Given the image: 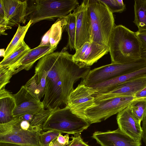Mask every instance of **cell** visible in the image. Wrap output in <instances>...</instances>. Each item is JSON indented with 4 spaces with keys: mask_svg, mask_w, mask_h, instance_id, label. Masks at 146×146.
<instances>
[{
    "mask_svg": "<svg viewBox=\"0 0 146 146\" xmlns=\"http://www.w3.org/2000/svg\"><path fill=\"white\" fill-rule=\"evenodd\" d=\"M64 47L60 51L53 52L40 59L35 67L47 73L46 88L43 103L44 108L52 111L67 105L73 86L80 79L84 78L90 67L82 66L74 61L72 54Z\"/></svg>",
    "mask_w": 146,
    "mask_h": 146,
    "instance_id": "obj_1",
    "label": "cell"
},
{
    "mask_svg": "<svg viewBox=\"0 0 146 146\" xmlns=\"http://www.w3.org/2000/svg\"><path fill=\"white\" fill-rule=\"evenodd\" d=\"M108 47L111 63H124L141 58L140 43L135 32L122 25L113 29Z\"/></svg>",
    "mask_w": 146,
    "mask_h": 146,
    "instance_id": "obj_2",
    "label": "cell"
},
{
    "mask_svg": "<svg viewBox=\"0 0 146 146\" xmlns=\"http://www.w3.org/2000/svg\"><path fill=\"white\" fill-rule=\"evenodd\" d=\"M27 3L26 19L31 25L43 20L62 19L79 5L77 0H27Z\"/></svg>",
    "mask_w": 146,
    "mask_h": 146,
    "instance_id": "obj_3",
    "label": "cell"
},
{
    "mask_svg": "<svg viewBox=\"0 0 146 146\" xmlns=\"http://www.w3.org/2000/svg\"><path fill=\"white\" fill-rule=\"evenodd\" d=\"M88 11L91 23L90 41L108 47L115 26L113 13L101 0H88Z\"/></svg>",
    "mask_w": 146,
    "mask_h": 146,
    "instance_id": "obj_4",
    "label": "cell"
},
{
    "mask_svg": "<svg viewBox=\"0 0 146 146\" xmlns=\"http://www.w3.org/2000/svg\"><path fill=\"white\" fill-rule=\"evenodd\" d=\"M90 125L87 121L66 106L52 111L42 127L43 131L52 130L62 134L76 135L80 134Z\"/></svg>",
    "mask_w": 146,
    "mask_h": 146,
    "instance_id": "obj_5",
    "label": "cell"
},
{
    "mask_svg": "<svg viewBox=\"0 0 146 146\" xmlns=\"http://www.w3.org/2000/svg\"><path fill=\"white\" fill-rule=\"evenodd\" d=\"M135 99L134 96H121L95 100L93 106L86 110L84 119L90 125L100 122L127 107Z\"/></svg>",
    "mask_w": 146,
    "mask_h": 146,
    "instance_id": "obj_6",
    "label": "cell"
},
{
    "mask_svg": "<svg viewBox=\"0 0 146 146\" xmlns=\"http://www.w3.org/2000/svg\"><path fill=\"white\" fill-rule=\"evenodd\" d=\"M21 120L17 117L7 123L0 124V142L14 143L23 146H40L39 136L43 131L42 125L25 130L21 127Z\"/></svg>",
    "mask_w": 146,
    "mask_h": 146,
    "instance_id": "obj_7",
    "label": "cell"
},
{
    "mask_svg": "<svg viewBox=\"0 0 146 146\" xmlns=\"http://www.w3.org/2000/svg\"><path fill=\"white\" fill-rule=\"evenodd\" d=\"M146 66V61L142 58L125 63H111L91 70L82 82L90 86L133 72Z\"/></svg>",
    "mask_w": 146,
    "mask_h": 146,
    "instance_id": "obj_8",
    "label": "cell"
},
{
    "mask_svg": "<svg viewBox=\"0 0 146 146\" xmlns=\"http://www.w3.org/2000/svg\"><path fill=\"white\" fill-rule=\"evenodd\" d=\"M94 93L82 81L70 93L66 106L73 113L84 119L86 110L94 104Z\"/></svg>",
    "mask_w": 146,
    "mask_h": 146,
    "instance_id": "obj_9",
    "label": "cell"
},
{
    "mask_svg": "<svg viewBox=\"0 0 146 146\" xmlns=\"http://www.w3.org/2000/svg\"><path fill=\"white\" fill-rule=\"evenodd\" d=\"M88 0H84L73 10L76 18L75 51L84 43L90 42L91 23L88 11Z\"/></svg>",
    "mask_w": 146,
    "mask_h": 146,
    "instance_id": "obj_10",
    "label": "cell"
},
{
    "mask_svg": "<svg viewBox=\"0 0 146 146\" xmlns=\"http://www.w3.org/2000/svg\"><path fill=\"white\" fill-rule=\"evenodd\" d=\"M109 52L108 46L93 41L88 42L76 51L72 58L81 66L90 67Z\"/></svg>",
    "mask_w": 146,
    "mask_h": 146,
    "instance_id": "obj_11",
    "label": "cell"
},
{
    "mask_svg": "<svg viewBox=\"0 0 146 146\" xmlns=\"http://www.w3.org/2000/svg\"><path fill=\"white\" fill-rule=\"evenodd\" d=\"M13 96L15 102L12 114L13 118L27 113L35 114L44 108L42 102L33 95L24 85L17 93L13 94Z\"/></svg>",
    "mask_w": 146,
    "mask_h": 146,
    "instance_id": "obj_12",
    "label": "cell"
},
{
    "mask_svg": "<svg viewBox=\"0 0 146 146\" xmlns=\"http://www.w3.org/2000/svg\"><path fill=\"white\" fill-rule=\"evenodd\" d=\"M92 137L101 146H141V142L135 141L119 128L113 131H95Z\"/></svg>",
    "mask_w": 146,
    "mask_h": 146,
    "instance_id": "obj_13",
    "label": "cell"
},
{
    "mask_svg": "<svg viewBox=\"0 0 146 146\" xmlns=\"http://www.w3.org/2000/svg\"><path fill=\"white\" fill-rule=\"evenodd\" d=\"M8 25L11 27L21 23L25 24L28 6L27 0H0Z\"/></svg>",
    "mask_w": 146,
    "mask_h": 146,
    "instance_id": "obj_14",
    "label": "cell"
},
{
    "mask_svg": "<svg viewBox=\"0 0 146 146\" xmlns=\"http://www.w3.org/2000/svg\"><path fill=\"white\" fill-rule=\"evenodd\" d=\"M146 86V76L135 78L121 84L103 93H94L95 100L115 96H134Z\"/></svg>",
    "mask_w": 146,
    "mask_h": 146,
    "instance_id": "obj_15",
    "label": "cell"
},
{
    "mask_svg": "<svg viewBox=\"0 0 146 146\" xmlns=\"http://www.w3.org/2000/svg\"><path fill=\"white\" fill-rule=\"evenodd\" d=\"M116 119L118 128L122 131L135 141L141 142V122L135 118L128 106L117 113Z\"/></svg>",
    "mask_w": 146,
    "mask_h": 146,
    "instance_id": "obj_16",
    "label": "cell"
},
{
    "mask_svg": "<svg viewBox=\"0 0 146 146\" xmlns=\"http://www.w3.org/2000/svg\"><path fill=\"white\" fill-rule=\"evenodd\" d=\"M57 46L51 47L50 44L44 46L39 45L31 49L15 64L7 68L12 71L13 75L23 70H29L36 61L46 54L54 52Z\"/></svg>",
    "mask_w": 146,
    "mask_h": 146,
    "instance_id": "obj_17",
    "label": "cell"
},
{
    "mask_svg": "<svg viewBox=\"0 0 146 146\" xmlns=\"http://www.w3.org/2000/svg\"><path fill=\"white\" fill-rule=\"evenodd\" d=\"M146 76V66L133 72L94 85L93 88L98 93L108 92L116 86L135 78Z\"/></svg>",
    "mask_w": 146,
    "mask_h": 146,
    "instance_id": "obj_18",
    "label": "cell"
},
{
    "mask_svg": "<svg viewBox=\"0 0 146 146\" xmlns=\"http://www.w3.org/2000/svg\"><path fill=\"white\" fill-rule=\"evenodd\" d=\"M0 124L7 123L14 118L12 116L15 106L13 94L3 88L0 89Z\"/></svg>",
    "mask_w": 146,
    "mask_h": 146,
    "instance_id": "obj_19",
    "label": "cell"
},
{
    "mask_svg": "<svg viewBox=\"0 0 146 146\" xmlns=\"http://www.w3.org/2000/svg\"><path fill=\"white\" fill-rule=\"evenodd\" d=\"M35 74L40 78V82H37L33 75L24 86L33 95L40 100L45 94L47 73L44 70L35 67Z\"/></svg>",
    "mask_w": 146,
    "mask_h": 146,
    "instance_id": "obj_20",
    "label": "cell"
},
{
    "mask_svg": "<svg viewBox=\"0 0 146 146\" xmlns=\"http://www.w3.org/2000/svg\"><path fill=\"white\" fill-rule=\"evenodd\" d=\"M63 32L66 31L68 38L66 46L70 50H75V44L76 33V18L74 14L70 13L65 17L60 19Z\"/></svg>",
    "mask_w": 146,
    "mask_h": 146,
    "instance_id": "obj_21",
    "label": "cell"
},
{
    "mask_svg": "<svg viewBox=\"0 0 146 146\" xmlns=\"http://www.w3.org/2000/svg\"><path fill=\"white\" fill-rule=\"evenodd\" d=\"M31 25L30 20L24 26H22L20 25H18L15 34L5 50L3 59L7 57L21 45L24 41L26 34Z\"/></svg>",
    "mask_w": 146,
    "mask_h": 146,
    "instance_id": "obj_22",
    "label": "cell"
},
{
    "mask_svg": "<svg viewBox=\"0 0 146 146\" xmlns=\"http://www.w3.org/2000/svg\"><path fill=\"white\" fill-rule=\"evenodd\" d=\"M134 19L133 21L139 32L146 31V0L134 1Z\"/></svg>",
    "mask_w": 146,
    "mask_h": 146,
    "instance_id": "obj_23",
    "label": "cell"
},
{
    "mask_svg": "<svg viewBox=\"0 0 146 146\" xmlns=\"http://www.w3.org/2000/svg\"><path fill=\"white\" fill-rule=\"evenodd\" d=\"M31 49V48L24 41L19 48L7 57L3 59L0 63V66L8 68L14 65Z\"/></svg>",
    "mask_w": 146,
    "mask_h": 146,
    "instance_id": "obj_24",
    "label": "cell"
},
{
    "mask_svg": "<svg viewBox=\"0 0 146 146\" xmlns=\"http://www.w3.org/2000/svg\"><path fill=\"white\" fill-rule=\"evenodd\" d=\"M128 106L135 118L141 123L146 115V98L135 99Z\"/></svg>",
    "mask_w": 146,
    "mask_h": 146,
    "instance_id": "obj_25",
    "label": "cell"
},
{
    "mask_svg": "<svg viewBox=\"0 0 146 146\" xmlns=\"http://www.w3.org/2000/svg\"><path fill=\"white\" fill-rule=\"evenodd\" d=\"M50 29V43L51 47L57 46L60 40L63 32L61 21L58 19L52 25Z\"/></svg>",
    "mask_w": 146,
    "mask_h": 146,
    "instance_id": "obj_26",
    "label": "cell"
},
{
    "mask_svg": "<svg viewBox=\"0 0 146 146\" xmlns=\"http://www.w3.org/2000/svg\"><path fill=\"white\" fill-rule=\"evenodd\" d=\"M44 108L42 109L39 112L34 115L32 120L30 122L31 125L33 126L42 125L47 120L52 111L48 109L45 110Z\"/></svg>",
    "mask_w": 146,
    "mask_h": 146,
    "instance_id": "obj_27",
    "label": "cell"
},
{
    "mask_svg": "<svg viewBox=\"0 0 146 146\" xmlns=\"http://www.w3.org/2000/svg\"><path fill=\"white\" fill-rule=\"evenodd\" d=\"M112 13H121L125 9V5L122 0H101Z\"/></svg>",
    "mask_w": 146,
    "mask_h": 146,
    "instance_id": "obj_28",
    "label": "cell"
},
{
    "mask_svg": "<svg viewBox=\"0 0 146 146\" xmlns=\"http://www.w3.org/2000/svg\"><path fill=\"white\" fill-rule=\"evenodd\" d=\"M57 131L49 130L43 131L39 136L40 145L44 146L49 144L53 140L57 138L60 133Z\"/></svg>",
    "mask_w": 146,
    "mask_h": 146,
    "instance_id": "obj_29",
    "label": "cell"
},
{
    "mask_svg": "<svg viewBox=\"0 0 146 146\" xmlns=\"http://www.w3.org/2000/svg\"><path fill=\"white\" fill-rule=\"evenodd\" d=\"M13 75V72L8 68L0 66V89L5 88L9 83L10 80Z\"/></svg>",
    "mask_w": 146,
    "mask_h": 146,
    "instance_id": "obj_30",
    "label": "cell"
},
{
    "mask_svg": "<svg viewBox=\"0 0 146 146\" xmlns=\"http://www.w3.org/2000/svg\"><path fill=\"white\" fill-rule=\"evenodd\" d=\"M135 32L140 43L141 58L146 61V31Z\"/></svg>",
    "mask_w": 146,
    "mask_h": 146,
    "instance_id": "obj_31",
    "label": "cell"
},
{
    "mask_svg": "<svg viewBox=\"0 0 146 146\" xmlns=\"http://www.w3.org/2000/svg\"><path fill=\"white\" fill-rule=\"evenodd\" d=\"M80 135H74L72 137V140L69 141L67 146H90L83 141Z\"/></svg>",
    "mask_w": 146,
    "mask_h": 146,
    "instance_id": "obj_32",
    "label": "cell"
},
{
    "mask_svg": "<svg viewBox=\"0 0 146 146\" xmlns=\"http://www.w3.org/2000/svg\"><path fill=\"white\" fill-rule=\"evenodd\" d=\"M11 27L8 25L7 20L5 19L0 17V34L6 35L7 34L5 33V31L8 29H10Z\"/></svg>",
    "mask_w": 146,
    "mask_h": 146,
    "instance_id": "obj_33",
    "label": "cell"
},
{
    "mask_svg": "<svg viewBox=\"0 0 146 146\" xmlns=\"http://www.w3.org/2000/svg\"><path fill=\"white\" fill-rule=\"evenodd\" d=\"M69 137L68 134L63 135L62 134L60 133L56 138V140L61 145L66 146L69 144Z\"/></svg>",
    "mask_w": 146,
    "mask_h": 146,
    "instance_id": "obj_34",
    "label": "cell"
},
{
    "mask_svg": "<svg viewBox=\"0 0 146 146\" xmlns=\"http://www.w3.org/2000/svg\"><path fill=\"white\" fill-rule=\"evenodd\" d=\"M50 29L43 36L39 45L44 46L50 44Z\"/></svg>",
    "mask_w": 146,
    "mask_h": 146,
    "instance_id": "obj_35",
    "label": "cell"
},
{
    "mask_svg": "<svg viewBox=\"0 0 146 146\" xmlns=\"http://www.w3.org/2000/svg\"><path fill=\"white\" fill-rule=\"evenodd\" d=\"M141 127L142 133V139L146 145V115L143 119Z\"/></svg>",
    "mask_w": 146,
    "mask_h": 146,
    "instance_id": "obj_36",
    "label": "cell"
},
{
    "mask_svg": "<svg viewBox=\"0 0 146 146\" xmlns=\"http://www.w3.org/2000/svg\"><path fill=\"white\" fill-rule=\"evenodd\" d=\"M134 96L135 99L146 98V86L138 92Z\"/></svg>",
    "mask_w": 146,
    "mask_h": 146,
    "instance_id": "obj_37",
    "label": "cell"
},
{
    "mask_svg": "<svg viewBox=\"0 0 146 146\" xmlns=\"http://www.w3.org/2000/svg\"><path fill=\"white\" fill-rule=\"evenodd\" d=\"M34 114L27 113L18 117L21 120H24L30 122L32 120Z\"/></svg>",
    "mask_w": 146,
    "mask_h": 146,
    "instance_id": "obj_38",
    "label": "cell"
},
{
    "mask_svg": "<svg viewBox=\"0 0 146 146\" xmlns=\"http://www.w3.org/2000/svg\"><path fill=\"white\" fill-rule=\"evenodd\" d=\"M40 146H65L62 145L59 143L56 140V138L54 139L51 141L49 144L46 145L42 146L40 145Z\"/></svg>",
    "mask_w": 146,
    "mask_h": 146,
    "instance_id": "obj_39",
    "label": "cell"
},
{
    "mask_svg": "<svg viewBox=\"0 0 146 146\" xmlns=\"http://www.w3.org/2000/svg\"><path fill=\"white\" fill-rule=\"evenodd\" d=\"M0 146H23L22 145L14 143L0 142Z\"/></svg>",
    "mask_w": 146,
    "mask_h": 146,
    "instance_id": "obj_40",
    "label": "cell"
},
{
    "mask_svg": "<svg viewBox=\"0 0 146 146\" xmlns=\"http://www.w3.org/2000/svg\"><path fill=\"white\" fill-rule=\"evenodd\" d=\"M5 51L4 49H0V56L4 57L5 55Z\"/></svg>",
    "mask_w": 146,
    "mask_h": 146,
    "instance_id": "obj_41",
    "label": "cell"
}]
</instances>
